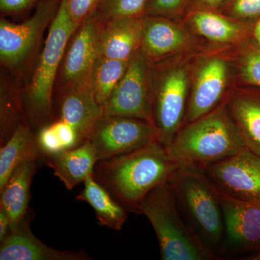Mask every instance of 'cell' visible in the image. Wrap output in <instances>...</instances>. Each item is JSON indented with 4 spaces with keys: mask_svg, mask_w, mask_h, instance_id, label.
Returning a JSON list of instances; mask_svg holds the SVG:
<instances>
[{
    "mask_svg": "<svg viewBox=\"0 0 260 260\" xmlns=\"http://www.w3.org/2000/svg\"><path fill=\"white\" fill-rule=\"evenodd\" d=\"M179 167L159 141L113 158L99 160L93 177L128 212L140 214L149 191L169 181Z\"/></svg>",
    "mask_w": 260,
    "mask_h": 260,
    "instance_id": "6da1fadb",
    "label": "cell"
},
{
    "mask_svg": "<svg viewBox=\"0 0 260 260\" xmlns=\"http://www.w3.org/2000/svg\"><path fill=\"white\" fill-rule=\"evenodd\" d=\"M166 148L178 166L205 169L246 148L226 104H221L184 124Z\"/></svg>",
    "mask_w": 260,
    "mask_h": 260,
    "instance_id": "7a4b0ae2",
    "label": "cell"
},
{
    "mask_svg": "<svg viewBox=\"0 0 260 260\" xmlns=\"http://www.w3.org/2000/svg\"><path fill=\"white\" fill-rule=\"evenodd\" d=\"M140 212L155 231L161 259H220L183 217L168 181L149 191L142 202Z\"/></svg>",
    "mask_w": 260,
    "mask_h": 260,
    "instance_id": "3957f363",
    "label": "cell"
},
{
    "mask_svg": "<svg viewBox=\"0 0 260 260\" xmlns=\"http://www.w3.org/2000/svg\"><path fill=\"white\" fill-rule=\"evenodd\" d=\"M168 182L188 223L220 256L224 232L220 191L204 170L197 167L179 166Z\"/></svg>",
    "mask_w": 260,
    "mask_h": 260,
    "instance_id": "277c9868",
    "label": "cell"
},
{
    "mask_svg": "<svg viewBox=\"0 0 260 260\" xmlns=\"http://www.w3.org/2000/svg\"><path fill=\"white\" fill-rule=\"evenodd\" d=\"M77 29L68 14L65 0H61L27 94L29 114L35 120L50 115L56 73L67 44Z\"/></svg>",
    "mask_w": 260,
    "mask_h": 260,
    "instance_id": "5b68a950",
    "label": "cell"
},
{
    "mask_svg": "<svg viewBox=\"0 0 260 260\" xmlns=\"http://www.w3.org/2000/svg\"><path fill=\"white\" fill-rule=\"evenodd\" d=\"M153 83L150 60L138 50L130 59L122 79L103 106L104 116L138 118L154 123Z\"/></svg>",
    "mask_w": 260,
    "mask_h": 260,
    "instance_id": "8992f818",
    "label": "cell"
},
{
    "mask_svg": "<svg viewBox=\"0 0 260 260\" xmlns=\"http://www.w3.org/2000/svg\"><path fill=\"white\" fill-rule=\"evenodd\" d=\"M154 84L153 121L159 134V142L170 144L184 126L189 101V78L183 66L164 69Z\"/></svg>",
    "mask_w": 260,
    "mask_h": 260,
    "instance_id": "52a82bcc",
    "label": "cell"
},
{
    "mask_svg": "<svg viewBox=\"0 0 260 260\" xmlns=\"http://www.w3.org/2000/svg\"><path fill=\"white\" fill-rule=\"evenodd\" d=\"M88 140L93 143L99 161L159 141V134L151 121L126 116H104Z\"/></svg>",
    "mask_w": 260,
    "mask_h": 260,
    "instance_id": "ba28073f",
    "label": "cell"
},
{
    "mask_svg": "<svg viewBox=\"0 0 260 260\" xmlns=\"http://www.w3.org/2000/svg\"><path fill=\"white\" fill-rule=\"evenodd\" d=\"M222 194L260 203V156L245 148L203 169Z\"/></svg>",
    "mask_w": 260,
    "mask_h": 260,
    "instance_id": "9c48e42d",
    "label": "cell"
},
{
    "mask_svg": "<svg viewBox=\"0 0 260 260\" xmlns=\"http://www.w3.org/2000/svg\"><path fill=\"white\" fill-rule=\"evenodd\" d=\"M221 194V193H220ZM224 232L220 257L260 251V203L241 201L221 194Z\"/></svg>",
    "mask_w": 260,
    "mask_h": 260,
    "instance_id": "30bf717a",
    "label": "cell"
},
{
    "mask_svg": "<svg viewBox=\"0 0 260 260\" xmlns=\"http://www.w3.org/2000/svg\"><path fill=\"white\" fill-rule=\"evenodd\" d=\"M61 0H42L34 14L21 23L0 21V59L15 67L25 59L55 16Z\"/></svg>",
    "mask_w": 260,
    "mask_h": 260,
    "instance_id": "8fae6325",
    "label": "cell"
},
{
    "mask_svg": "<svg viewBox=\"0 0 260 260\" xmlns=\"http://www.w3.org/2000/svg\"><path fill=\"white\" fill-rule=\"evenodd\" d=\"M229 77V64L223 58L212 56L201 61L189 93L184 124L209 114L222 104Z\"/></svg>",
    "mask_w": 260,
    "mask_h": 260,
    "instance_id": "7c38bea8",
    "label": "cell"
},
{
    "mask_svg": "<svg viewBox=\"0 0 260 260\" xmlns=\"http://www.w3.org/2000/svg\"><path fill=\"white\" fill-rule=\"evenodd\" d=\"M65 55L63 75L68 88L90 85L94 65L99 56L100 24L95 15L79 27Z\"/></svg>",
    "mask_w": 260,
    "mask_h": 260,
    "instance_id": "4fadbf2b",
    "label": "cell"
},
{
    "mask_svg": "<svg viewBox=\"0 0 260 260\" xmlns=\"http://www.w3.org/2000/svg\"><path fill=\"white\" fill-rule=\"evenodd\" d=\"M90 259L85 251L58 250L41 242L32 234L28 215L0 243V260Z\"/></svg>",
    "mask_w": 260,
    "mask_h": 260,
    "instance_id": "5bb4252c",
    "label": "cell"
},
{
    "mask_svg": "<svg viewBox=\"0 0 260 260\" xmlns=\"http://www.w3.org/2000/svg\"><path fill=\"white\" fill-rule=\"evenodd\" d=\"M99 24V56L129 61L140 50L143 16L111 19Z\"/></svg>",
    "mask_w": 260,
    "mask_h": 260,
    "instance_id": "9a60e30c",
    "label": "cell"
},
{
    "mask_svg": "<svg viewBox=\"0 0 260 260\" xmlns=\"http://www.w3.org/2000/svg\"><path fill=\"white\" fill-rule=\"evenodd\" d=\"M189 43L185 30L172 20L165 17L143 15L140 50L149 60L183 50Z\"/></svg>",
    "mask_w": 260,
    "mask_h": 260,
    "instance_id": "2e32d148",
    "label": "cell"
},
{
    "mask_svg": "<svg viewBox=\"0 0 260 260\" xmlns=\"http://www.w3.org/2000/svg\"><path fill=\"white\" fill-rule=\"evenodd\" d=\"M103 117L102 107L90 85L68 88L61 100L59 119L71 124L83 142L90 138Z\"/></svg>",
    "mask_w": 260,
    "mask_h": 260,
    "instance_id": "e0dca14e",
    "label": "cell"
},
{
    "mask_svg": "<svg viewBox=\"0 0 260 260\" xmlns=\"http://www.w3.org/2000/svg\"><path fill=\"white\" fill-rule=\"evenodd\" d=\"M44 159L69 190L93 176L98 162L96 151L89 140L77 148Z\"/></svg>",
    "mask_w": 260,
    "mask_h": 260,
    "instance_id": "ac0fdd59",
    "label": "cell"
},
{
    "mask_svg": "<svg viewBox=\"0 0 260 260\" xmlns=\"http://www.w3.org/2000/svg\"><path fill=\"white\" fill-rule=\"evenodd\" d=\"M36 172V160L23 162L15 169L0 190V208L8 214L11 231L28 215L30 186Z\"/></svg>",
    "mask_w": 260,
    "mask_h": 260,
    "instance_id": "d6986e66",
    "label": "cell"
},
{
    "mask_svg": "<svg viewBox=\"0 0 260 260\" xmlns=\"http://www.w3.org/2000/svg\"><path fill=\"white\" fill-rule=\"evenodd\" d=\"M0 148V190L19 166L43 158L37 135L24 121L18 124L8 141Z\"/></svg>",
    "mask_w": 260,
    "mask_h": 260,
    "instance_id": "ffe728a7",
    "label": "cell"
},
{
    "mask_svg": "<svg viewBox=\"0 0 260 260\" xmlns=\"http://www.w3.org/2000/svg\"><path fill=\"white\" fill-rule=\"evenodd\" d=\"M76 200L93 208L99 223L112 230L120 231L128 217V211L112 194L95 180L93 176L84 182V189Z\"/></svg>",
    "mask_w": 260,
    "mask_h": 260,
    "instance_id": "44dd1931",
    "label": "cell"
},
{
    "mask_svg": "<svg viewBox=\"0 0 260 260\" xmlns=\"http://www.w3.org/2000/svg\"><path fill=\"white\" fill-rule=\"evenodd\" d=\"M225 104L246 148L260 156L259 98L237 94L233 95Z\"/></svg>",
    "mask_w": 260,
    "mask_h": 260,
    "instance_id": "7402d4cb",
    "label": "cell"
},
{
    "mask_svg": "<svg viewBox=\"0 0 260 260\" xmlns=\"http://www.w3.org/2000/svg\"><path fill=\"white\" fill-rule=\"evenodd\" d=\"M189 21L195 31L211 42L226 44L240 39L244 28L240 24L208 10L193 12Z\"/></svg>",
    "mask_w": 260,
    "mask_h": 260,
    "instance_id": "603a6c76",
    "label": "cell"
},
{
    "mask_svg": "<svg viewBox=\"0 0 260 260\" xmlns=\"http://www.w3.org/2000/svg\"><path fill=\"white\" fill-rule=\"evenodd\" d=\"M129 61L117 60L103 56L98 57L90 76V86L101 107H103L109 100L122 79Z\"/></svg>",
    "mask_w": 260,
    "mask_h": 260,
    "instance_id": "cb8c5ba5",
    "label": "cell"
},
{
    "mask_svg": "<svg viewBox=\"0 0 260 260\" xmlns=\"http://www.w3.org/2000/svg\"><path fill=\"white\" fill-rule=\"evenodd\" d=\"M147 0H101L95 13L99 23L124 17H142L145 15Z\"/></svg>",
    "mask_w": 260,
    "mask_h": 260,
    "instance_id": "d4e9b609",
    "label": "cell"
},
{
    "mask_svg": "<svg viewBox=\"0 0 260 260\" xmlns=\"http://www.w3.org/2000/svg\"><path fill=\"white\" fill-rule=\"evenodd\" d=\"M242 78L250 85L260 87V47L244 51L240 60Z\"/></svg>",
    "mask_w": 260,
    "mask_h": 260,
    "instance_id": "484cf974",
    "label": "cell"
},
{
    "mask_svg": "<svg viewBox=\"0 0 260 260\" xmlns=\"http://www.w3.org/2000/svg\"><path fill=\"white\" fill-rule=\"evenodd\" d=\"M100 3L101 0H65L68 14L78 28L95 15Z\"/></svg>",
    "mask_w": 260,
    "mask_h": 260,
    "instance_id": "4316f807",
    "label": "cell"
},
{
    "mask_svg": "<svg viewBox=\"0 0 260 260\" xmlns=\"http://www.w3.org/2000/svg\"><path fill=\"white\" fill-rule=\"evenodd\" d=\"M187 0H147L145 15L168 18L184 8Z\"/></svg>",
    "mask_w": 260,
    "mask_h": 260,
    "instance_id": "83f0119b",
    "label": "cell"
},
{
    "mask_svg": "<svg viewBox=\"0 0 260 260\" xmlns=\"http://www.w3.org/2000/svg\"><path fill=\"white\" fill-rule=\"evenodd\" d=\"M230 13L237 18H258L260 17V0H232Z\"/></svg>",
    "mask_w": 260,
    "mask_h": 260,
    "instance_id": "f1b7e54d",
    "label": "cell"
},
{
    "mask_svg": "<svg viewBox=\"0 0 260 260\" xmlns=\"http://www.w3.org/2000/svg\"><path fill=\"white\" fill-rule=\"evenodd\" d=\"M39 0H0L2 13H17L28 9Z\"/></svg>",
    "mask_w": 260,
    "mask_h": 260,
    "instance_id": "f546056e",
    "label": "cell"
},
{
    "mask_svg": "<svg viewBox=\"0 0 260 260\" xmlns=\"http://www.w3.org/2000/svg\"><path fill=\"white\" fill-rule=\"evenodd\" d=\"M11 232V224L8 214L0 208V243L3 242Z\"/></svg>",
    "mask_w": 260,
    "mask_h": 260,
    "instance_id": "4dcf8cb0",
    "label": "cell"
},
{
    "mask_svg": "<svg viewBox=\"0 0 260 260\" xmlns=\"http://www.w3.org/2000/svg\"><path fill=\"white\" fill-rule=\"evenodd\" d=\"M202 4L209 9H218L229 0H200Z\"/></svg>",
    "mask_w": 260,
    "mask_h": 260,
    "instance_id": "1f68e13d",
    "label": "cell"
},
{
    "mask_svg": "<svg viewBox=\"0 0 260 260\" xmlns=\"http://www.w3.org/2000/svg\"><path fill=\"white\" fill-rule=\"evenodd\" d=\"M254 37H255L256 40L257 41L260 47V20L258 21L255 29H254Z\"/></svg>",
    "mask_w": 260,
    "mask_h": 260,
    "instance_id": "d6a6232c",
    "label": "cell"
},
{
    "mask_svg": "<svg viewBox=\"0 0 260 260\" xmlns=\"http://www.w3.org/2000/svg\"><path fill=\"white\" fill-rule=\"evenodd\" d=\"M245 259H251V260H260V252L256 253L254 254H251V255L245 256Z\"/></svg>",
    "mask_w": 260,
    "mask_h": 260,
    "instance_id": "836d02e7",
    "label": "cell"
}]
</instances>
